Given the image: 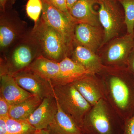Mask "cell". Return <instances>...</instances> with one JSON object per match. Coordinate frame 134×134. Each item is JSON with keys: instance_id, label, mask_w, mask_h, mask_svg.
<instances>
[{"instance_id": "cell-24", "label": "cell", "mask_w": 134, "mask_h": 134, "mask_svg": "<svg viewBox=\"0 0 134 134\" xmlns=\"http://www.w3.org/2000/svg\"><path fill=\"white\" fill-rule=\"evenodd\" d=\"M46 1L57 9L65 13L68 15L71 16L67 6L66 0H46Z\"/></svg>"}, {"instance_id": "cell-8", "label": "cell", "mask_w": 134, "mask_h": 134, "mask_svg": "<svg viewBox=\"0 0 134 134\" xmlns=\"http://www.w3.org/2000/svg\"><path fill=\"white\" fill-rule=\"evenodd\" d=\"M134 47V32L127 33L108 41L98 54L104 66L126 67L128 59Z\"/></svg>"}, {"instance_id": "cell-9", "label": "cell", "mask_w": 134, "mask_h": 134, "mask_svg": "<svg viewBox=\"0 0 134 134\" xmlns=\"http://www.w3.org/2000/svg\"><path fill=\"white\" fill-rule=\"evenodd\" d=\"M41 18L59 32L62 37L69 57L73 47L76 22L71 16L55 8L46 0H42Z\"/></svg>"}, {"instance_id": "cell-22", "label": "cell", "mask_w": 134, "mask_h": 134, "mask_svg": "<svg viewBox=\"0 0 134 134\" xmlns=\"http://www.w3.org/2000/svg\"><path fill=\"white\" fill-rule=\"evenodd\" d=\"M121 5L125 14L127 33L134 32V0H117Z\"/></svg>"}, {"instance_id": "cell-13", "label": "cell", "mask_w": 134, "mask_h": 134, "mask_svg": "<svg viewBox=\"0 0 134 134\" xmlns=\"http://www.w3.org/2000/svg\"><path fill=\"white\" fill-rule=\"evenodd\" d=\"M58 108L54 96L46 98L26 121L38 130L47 129L54 119Z\"/></svg>"}, {"instance_id": "cell-5", "label": "cell", "mask_w": 134, "mask_h": 134, "mask_svg": "<svg viewBox=\"0 0 134 134\" xmlns=\"http://www.w3.org/2000/svg\"><path fill=\"white\" fill-rule=\"evenodd\" d=\"M97 4L99 19L104 32L103 47L127 29L124 10L117 0H98Z\"/></svg>"}, {"instance_id": "cell-4", "label": "cell", "mask_w": 134, "mask_h": 134, "mask_svg": "<svg viewBox=\"0 0 134 134\" xmlns=\"http://www.w3.org/2000/svg\"><path fill=\"white\" fill-rule=\"evenodd\" d=\"M41 55L38 46L29 32L27 36L11 47L5 55L1 56V65L6 69L8 73L12 75L28 68Z\"/></svg>"}, {"instance_id": "cell-20", "label": "cell", "mask_w": 134, "mask_h": 134, "mask_svg": "<svg viewBox=\"0 0 134 134\" xmlns=\"http://www.w3.org/2000/svg\"><path fill=\"white\" fill-rule=\"evenodd\" d=\"M42 99L32 96L21 103L10 106L9 115L17 121H26L40 104Z\"/></svg>"}, {"instance_id": "cell-25", "label": "cell", "mask_w": 134, "mask_h": 134, "mask_svg": "<svg viewBox=\"0 0 134 134\" xmlns=\"http://www.w3.org/2000/svg\"><path fill=\"white\" fill-rule=\"evenodd\" d=\"M10 105L2 96H0V118L6 119L9 118V115Z\"/></svg>"}, {"instance_id": "cell-15", "label": "cell", "mask_w": 134, "mask_h": 134, "mask_svg": "<svg viewBox=\"0 0 134 134\" xmlns=\"http://www.w3.org/2000/svg\"><path fill=\"white\" fill-rule=\"evenodd\" d=\"M69 57L93 74H97L103 66L98 54L74 41Z\"/></svg>"}, {"instance_id": "cell-19", "label": "cell", "mask_w": 134, "mask_h": 134, "mask_svg": "<svg viewBox=\"0 0 134 134\" xmlns=\"http://www.w3.org/2000/svg\"><path fill=\"white\" fill-rule=\"evenodd\" d=\"M57 101V100H56ZM58 104V111L48 128L54 134H83L75 121Z\"/></svg>"}, {"instance_id": "cell-27", "label": "cell", "mask_w": 134, "mask_h": 134, "mask_svg": "<svg viewBox=\"0 0 134 134\" xmlns=\"http://www.w3.org/2000/svg\"><path fill=\"white\" fill-rule=\"evenodd\" d=\"M126 67L134 76V47L129 57Z\"/></svg>"}, {"instance_id": "cell-21", "label": "cell", "mask_w": 134, "mask_h": 134, "mask_svg": "<svg viewBox=\"0 0 134 134\" xmlns=\"http://www.w3.org/2000/svg\"><path fill=\"white\" fill-rule=\"evenodd\" d=\"M6 121L8 134H41L26 121H17L9 118Z\"/></svg>"}, {"instance_id": "cell-29", "label": "cell", "mask_w": 134, "mask_h": 134, "mask_svg": "<svg viewBox=\"0 0 134 134\" xmlns=\"http://www.w3.org/2000/svg\"><path fill=\"white\" fill-rule=\"evenodd\" d=\"M0 134H8L6 120L0 118Z\"/></svg>"}, {"instance_id": "cell-23", "label": "cell", "mask_w": 134, "mask_h": 134, "mask_svg": "<svg viewBox=\"0 0 134 134\" xmlns=\"http://www.w3.org/2000/svg\"><path fill=\"white\" fill-rule=\"evenodd\" d=\"M42 0H28L26 5V11L28 16L36 23L42 12Z\"/></svg>"}, {"instance_id": "cell-10", "label": "cell", "mask_w": 134, "mask_h": 134, "mask_svg": "<svg viewBox=\"0 0 134 134\" xmlns=\"http://www.w3.org/2000/svg\"><path fill=\"white\" fill-rule=\"evenodd\" d=\"M12 75L19 86L42 100L46 98L54 96L51 82L43 79L27 69Z\"/></svg>"}, {"instance_id": "cell-31", "label": "cell", "mask_w": 134, "mask_h": 134, "mask_svg": "<svg viewBox=\"0 0 134 134\" xmlns=\"http://www.w3.org/2000/svg\"><path fill=\"white\" fill-rule=\"evenodd\" d=\"M41 134H50L49 131L46 129L41 130Z\"/></svg>"}, {"instance_id": "cell-26", "label": "cell", "mask_w": 134, "mask_h": 134, "mask_svg": "<svg viewBox=\"0 0 134 134\" xmlns=\"http://www.w3.org/2000/svg\"><path fill=\"white\" fill-rule=\"evenodd\" d=\"M123 134H134V116L123 122Z\"/></svg>"}, {"instance_id": "cell-16", "label": "cell", "mask_w": 134, "mask_h": 134, "mask_svg": "<svg viewBox=\"0 0 134 134\" xmlns=\"http://www.w3.org/2000/svg\"><path fill=\"white\" fill-rule=\"evenodd\" d=\"M97 2L98 0H79L69 10L70 14L76 23L101 26L98 12L93 8Z\"/></svg>"}, {"instance_id": "cell-30", "label": "cell", "mask_w": 134, "mask_h": 134, "mask_svg": "<svg viewBox=\"0 0 134 134\" xmlns=\"http://www.w3.org/2000/svg\"><path fill=\"white\" fill-rule=\"evenodd\" d=\"M78 1L79 0H66L67 6L69 10L75 3Z\"/></svg>"}, {"instance_id": "cell-2", "label": "cell", "mask_w": 134, "mask_h": 134, "mask_svg": "<svg viewBox=\"0 0 134 134\" xmlns=\"http://www.w3.org/2000/svg\"><path fill=\"white\" fill-rule=\"evenodd\" d=\"M30 34L44 57L59 62L68 56L62 37L41 18L34 24Z\"/></svg>"}, {"instance_id": "cell-14", "label": "cell", "mask_w": 134, "mask_h": 134, "mask_svg": "<svg viewBox=\"0 0 134 134\" xmlns=\"http://www.w3.org/2000/svg\"><path fill=\"white\" fill-rule=\"evenodd\" d=\"M1 95L10 105L16 104L33 96L19 86L11 74L1 72Z\"/></svg>"}, {"instance_id": "cell-6", "label": "cell", "mask_w": 134, "mask_h": 134, "mask_svg": "<svg viewBox=\"0 0 134 134\" xmlns=\"http://www.w3.org/2000/svg\"><path fill=\"white\" fill-rule=\"evenodd\" d=\"M115 116L108 102L101 99L85 116L81 129L86 134H113Z\"/></svg>"}, {"instance_id": "cell-1", "label": "cell", "mask_w": 134, "mask_h": 134, "mask_svg": "<svg viewBox=\"0 0 134 134\" xmlns=\"http://www.w3.org/2000/svg\"><path fill=\"white\" fill-rule=\"evenodd\" d=\"M104 87L105 100L124 122L134 116V76L127 67L103 65L96 74Z\"/></svg>"}, {"instance_id": "cell-12", "label": "cell", "mask_w": 134, "mask_h": 134, "mask_svg": "<svg viewBox=\"0 0 134 134\" xmlns=\"http://www.w3.org/2000/svg\"><path fill=\"white\" fill-rule=\"evenodd\" d=\"M79 93L92 106L102 99L105 100L104 87L96 74H89L72 82Z\"/></svg>"}, {"instance_id": "cell-11", "label": "cell", "mask_w": 134, "mask_h": 134, "mask_svg": "<svg viewBox=\"0 0 134 134\" xmlns=\"http://www.w3.org/2000/svg\"><path fill=\"white\" fill-rule=\"evenodd\" d=\"M104 32L102 26L76 23L74 42L98 53L103 46Z\"/></svg>"}, {"instance_id": "cell-17", "label": "cell", "mask_w": 134, "mask_h": 134, "mask_svg": "<svg viewBox=\"0 0 134 134\" xmlns=\"http://www.w3.org/2000/svg\"><path fill=\"white\" fill-rule=\"evenodd\" d=\"M59 63L60 75L57 80L52 83L53 86L72 83L76 79L89 74H94L66 57Z\"/></svg>"}, {"instance_id": "cell-3", "label": "cell", "mask_w": 134, "mask_h": 134, "mask_svg": "<svg viewBox=\"0 0 134 134\" xmlns=\"http://www.w3.org/2000/svg\"><path fill=\"white\" fill-rule=\"evenodd\" d=\"M53 91L60 108L75 121L81 129L85 116L92 106L72 83L53 85Z\"/></svg>"}, {"instance_id": "cell-7", "label": "cell", "mask_w": 134, "mask_h": 134, "mask_svg": "<svg viewBox=\"0 0 134 134\" xmlns=\"http://www.w3.org/2000/svg\"><path fill=\"white\" fill-rule=\"evenodd\" d=\"M26 22L14 11L1 12L0 16V52L2 56L30 31Z\"/></svg>"}, {"instance_id": "cell-28", "label": "cell", "mask_w": 134, "mask_h": 134, "mask_svg": "<svg viewBox=\"0 0 134 134\" xmlns=\"http://www.w3.org/2000/svg\"><path fill=\"white\" fill-rule=\"evenodd\" d=\"M14 2V0H0V7L1 12H5L7 10L8 4H12Z\"/></svg>"}, {"instance_id": "cell-18", "label": "cell", "mask_w": 134, "mask_h": 134, "mask_svg": "<svg viewBox=\"0 0 134 134\" xmlns=\"http://www.w3.org/2000/svg\"><path fill=\"white\" fill-rule=\"evenodd\" d=\"M26 69L52 83L59 76V63L42 55L36 58Z\"/></svg>"}]
</instances>
